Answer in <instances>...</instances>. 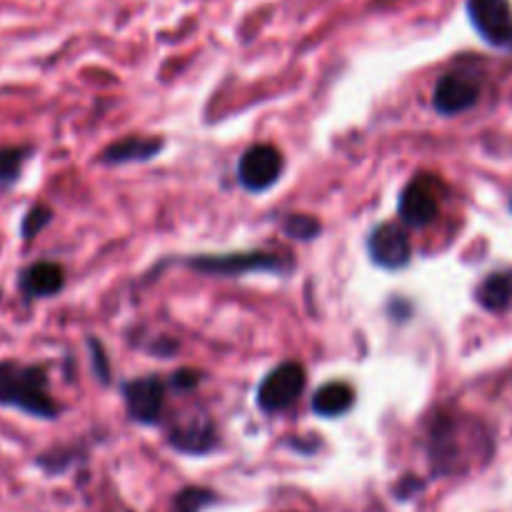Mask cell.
I'll return each instance as SVG.
<instances>
[{"label":"cell","mask_w":512,"mask_h":512,"mask_svg":"<svg viewBox=\"0 0 512 512\" xmlns=\"http://www.w3.org/2000/svg\"><path fill=\"white\" fill-rule=\"evenodd\" d=\"M125 405L128 415L140 425H153L160 420L165 405V385L163 380L148 375V378L133 380L125 385Z\"/></svg>","instance_id":"obj_8"},{"label":"cell","mask_w":512,"mask_h":512,"mask_svg":"<svg viewBox=\"0 0 512 512\" xmlns=\"http://www.w3.org/2000/svg\"><path fill=\"white\" fill-rule=\"evenodd\" d=\"M190 268L208 275H243V273H285L290 268L285 258L275 253H228V255H198L188 260Z\"/></svg>","instance_id":"obj_2"},{"label":"cell","mask_w":512,"mask_h":512,"mask_svg":"<svg viewBox=\"0 0 512 512\" xmlns=\"http://www.w3.org/2000/svg\"><path fill=\"white\" fill-rule=\"evenodd\" d=\"M25 158H28V148H3L0 150V185H10L18 180Z\"/></svg>","instance_id":"obj_15"},{"label":"cell","mask_w":512,"mask_h":512,"mask_svg":"<svg viewBox=\"0 0 512 512\" xmlns=\"http://www.w3.org/2000/svg\"><path fill=\"white\" fill-rule=\"evenodd\" d=\"M510 208H512V205H510Z\"/></svg>","instance_id":"obj_21"},{"label":"cell","mask_w":512,"mask_h":512,"mask_svg":"<svg viewBox=\"0 0 512 512\" xmlns=\"http://www.w3.org/2000/svg\"><path fill=\"white\" fill-rule=\"evenodd\" d=\"M305 388V370L298 363H283L270 370L258 388V405L265 413H280L300 398Z\"/></svg>","instance_id":"obj_3"},{"label":"cell","mask_w":512,"mask_h":512,"mask_svg":"<svg viewBox=\"0 0 512 512\" xmlns=\"http://www.w3.org/2000/svg\"><path fill=\"white\" fill-rule=\"evenodd\" d=\"M163 150L160 138H125L118 143L108 145L100 155L105 165H125V163H143V160L155 158Z\"/></svg>","instance_id":"obj_12"},{"label":"cell","mask_w":512,"mask_h":512,"mask_svg":"<svg viewBox=\"0 0 512 512\" xmlns=\"http://www.w3.org/2000/svg\"><path fill=\"white\" fill-rule=\"evenodd\" d=\"M465 8L485 43L512 50V10L508 0H468Z\"/></svg>","instance_id":"obj_4"},{"label":"cell","mask_w":512,"mask_h":512,"mask_svg":"<svg viewBox=\"0 0 512 512\" xmlns=\"http://www.w3.org/2000/svg\"><path fill=\"white\" fill-rule=\"evenodd\" d=\"M438 210H440V198H438V180L435 178L420 175V178H415L413 183L400 193L398 213L405 225H413V228L430 225L435 218H438Z\"/></svg>","instance_id":"obj_6"},{"label":"cell","mask_w":512,"mask_h":512,"mask_svg":"<svg viewBox=\"0 0 512 512\" xmlns=\"http://www.w3.org/2000/svg\"><path fill=\"white\" fill-rule=\"evenodd\" d=\"M283 168L285 163L280 150H275L273 145H253L240 158L238 180L250 193H263V190L273 188L278 183Z\"/></svg>","instance_id":"obj_5"},{"label":"cell","mask_w":512,"mask_h":512,"mask_svg":"<svg viewBox=\"0 0 512 512\" xmlns=\"http://www.w3.org/2000/svg\"><path fill=\"white\" fill-rule=\"evenodd\" d=\"M65 273L58 263H35L20 275V290L25 298H48L63 290Z\"/></svg>","instance_id":"obj_11"},{"label":"cell","mask_w":512,"mask_h":512,"mask_svg":"<svg viewBox=\"0 0 512 512\" xmlns=\"http://www.w3.org/2000/svg\"><path fill=\"white\" fill-rule=\"evenodd\" d=\"M480 98V85L463 73H448L433 90V105L443 115H458L473 108Z\"/></svg>","instance_id":"obj_9"},{"label":"cell","mask_w":512,"mask_h":512,"mask_svg":"<svg viewBox=\"0 0 512 512\" xmlns=\"http://www.w3.org/2000/svg\"><path fill=\"white\" fill-rule=\"evenodd\" d=\"M50 218H53V213H50L45 205H35V208H30L28 215H25V220H23V238L33 240L35 235H38L40 230L50 223Z\"/></svg>","instance_id":"obj_18"},{"label":"cell","mask_w":512,"mask_h":512,"mask_svg":"<svg viewBox=\"0 0 512 512\" xmlns=\"http://www.w3.org/2000/svg\"><path fill=\"white\" fill-rule=\"evenodd\" d=\"M210 503H215V495L210 490L188 488L175 500V512H200L203 508H208Z\"/></svg>","instance_id":"obj_17"},{"label":"cell","mask_w":512,"mask_h":512,"mask_svg":"<svg viewBox=\"0 0 512 512\" xmlns=\"http://www.w3.org/2000/svg\"><path fill=\"white\" fill-rule=\"evenodd\" d=\"M478 303L490 313H503L512 305V273L500 270V273H490L488 278L480 283L478 293H475Z\"/></svg>","instance_id":"obj_13"},{"label":"cell","mask_w":512,"mask_h":512,"mask_svg":"<svg viewBox=\"0 0 512 512\" xmlns=\"http://www.w3.org/2000/svg\"><path fill=\"white\" fill-rule=\"evenodd\" d=\"M285 235L293 240H303V243H308V240L318 238L320 235V223L313 218V215H290L288 220H285L283 225Z\"/></svg>","instance_id":"obj_16"},{"label":"cell","mask_w":512,"mask_h":512,"mask_svg":"<svg viewBox=\"0 0 512 512\" xmlns=\"http://www.w3.org/2000/svg\"><path fill=\"white\" fill-rule=\"evenodd\" d=\"M368 253L375 265L388 270L405 268L410 263V238L398 223H380L368 235Z\"/></svg>","instance_id":"obj_7"},{"label":"cell","mask_w":512,"mask_h":512,"mask_svg":"<svg viewBox=\"0 0 512 512\" xmlns=\"http://www.w3.org/2000/svg\"><path fill=\"white\" fill-rule=\"evenodd\" d=\"M170 445L178 448L180 453H190V455H203L210 453L215 448V430L213 423L205 418H185L180 423L173 425V430L168 433Z\"/></svg>","instance_id":"obj_10"},{"label":"cell","mask_w":512,"mask_h":512,"mask_svg":"<svg viewBox=\"0 0 512 512\" xmlns=\"http://www.w3.org/2000/svg\"><path fill=\"white\" fill-rule=\"evenodd\" d=\"M90 350H93V363L95 368L100 365V380H108V363H105V355L100 345H95V340H90Z\"/></svg>","instance_id":"obj_20"},{"label":"cell","mask_w":512,"mask_h":512,"mask_svg":"<svg viewBox=\"0 0 512 512\" xmlns=\"http://www.w3.org/2000/svg\"><path fill=\"white\" fill-rule=\"evenodd\" d=\"M198 373H195V370H180V373H175V378H173V385L175 388H180V390H190V388H195V385H198Z\"/></svg>","instance_id":"obj_19"},{"label":"cell","mask_w":512,"mask_h":512,"mask_svg":"<svg viewBox=\"0 0 512 512\" xmlns=\"http://www.w3.org/2000/svg\"><path fill=\"white\" fill-rule=\"evenodd\" d=\"M0 405L45 420L58 415V405L48 393V373L40 365L0 363Z\"/></svg>","instance_id":"obj_1"},{"label":"cell","mask_w":512,"mask_h":512,"mask_svg":"<svg viewBox=\"0 0 512 512\" xmlns=\"http://www.w3.org/2000/svg\"><path fill=\"white\" fill-rule=\"evenodd\" d=\"M355 403V393L348 383H328L315 393L313 410L320 418H340Z\"/></svg>","instance_id":"obj_14"}]
</instances>
